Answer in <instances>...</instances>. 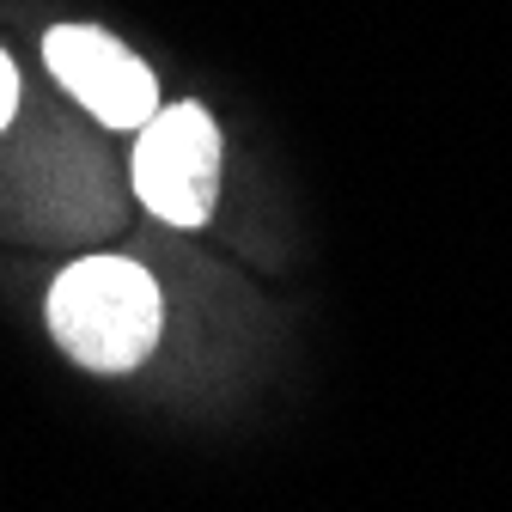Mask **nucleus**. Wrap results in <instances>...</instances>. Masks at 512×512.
<instances>
[{"label":"nucleus","instance_id":"nucleus-4","mask_svg":"<svg viewBox=\"0 0 512 512\" xmlns=\"http://www.w3.org/2000/svg\"><path fill=\"white\" fill-rule=\"evenodd\" d=\"M13 110H19V68H13V55L0 49V128L13 122Z\"/></svg>","mask_w":512,"mask_h":512},{"label":"nucleus","instance_id":"nucleus-2","mask_svg":"<svg viewBox=\"0 0 512 512\" xmlns=\"http://www.w3.org/2000/svg\"><path fill=\"white\" fill-rule=\"evenodd\" d=\"M135 196L147 202V214H159L165 226L196 232L214 220L220 202V128L214 116L183 98V104H159V116L147 128H135Z\"/></svg>","mask_w":512,"mask_h":512},{"label":"nucleus","instance_id":"nucleus-1","mask_svg":"<svg viewBox=\"0 0 512 512\" xmlns=\"http://www.w3.org/2000/svg\"><path fill=\"white\" fill-rule=\"evenodd\" d=\"M43 317L61 354L86 372H128L159 348L165 299L159 281L128 256H80L74 269L55 275Z\"/></svg>","mask_w":512,"mask_h":512},{"label":"nucleus","instance_id":"nucleus-3","mask_svg":"<svg viewBox=\"0 0 512 512\" xmlns=\"http://www.w3.org/2000/svg\"><path fill=\"white\" fill-rule=\"evenodd\" d=\"M43 68L68 86V98L104 128H147L159 116L153 68L98 25H55L43 37Z\"/></svg>","mask_w":512,"mask_h":512}]
</instances>
